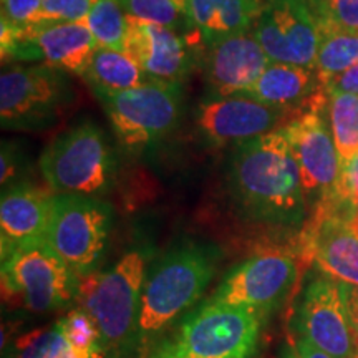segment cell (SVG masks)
<instances>
[{
  "label": "cell",
  "mask_w": 358,
  "mask_h": 358,
  "mask_svg": "<svg viewBox=\"0 0 358 358\" xmlns=\"http://www.w3.org/2000/svg\"><path fill=\"white\" fill-rule=\"evenodd\" d=\"M302 111L303 108L289 110L266 105L248 95H208L196 110V124L214 146H237L285 127Z\"/></svg>",
  "instance_id": "obj_12"
},
{
  "label": "cell",
  "mask_w": 358,
  "mask_h": 358,
  "mask_svg": "<svg viewBox=\"0 0 358 358\" xmlns=\"http://www.w3.org/2000/svg\"><path fill=\"white\" fill-rule=\"evenodd\" d=\"M106 118L123 150L141 153L164 140L181 118V85L146 80L115 95H100Z\"/></svg>",
  "instance_id": "obj_7"
},
{
  "label": "cell",
  "mask_w": 358,
  "mask_h": 358,
  "mask_svg": "<svg viewBox=\"0 0 358 358\" xmlns=\"http://www.w3.org/2000/svg\"><path fill=\"white\" fill-rule=\"evenodd\" d=\"M20 174V153L10 143L3 141L2 156H0V185L3 189L15 185L13 179Z\"/></svg>",
  "instance_id": "obj_33"
},
{
  "label": "cell",
  "mask_w": 358,
  "mask_h": 358,
  "mask_svg": "<svg viewBox=\"0 0 358 358\" xmlns=\"http://www.w3.org/2000/svg\"><path fill=\"white\" fill-rule=\"evenodd\" d=\"M93 3L95 0H42L35 25L82 22L92 10Z\"/></svg>",
  "instance_id": "obj_30"
},
{
  "label": "cell",
  "mask_w": 358,
  "mask_h": 358,
  "mask_svg": "<svg viewBox=\"0 0 358 358\" xmlns=\"http://www.w3.org/2000/svg\"><path fill=\"white\" fill-rule=\"evenodd\" d=\"M345 290H347V301H348V308H350L353 334H355V343H357V352H358V287L345 284Z\"/></svg>",
  "instance_id": "obj_37"
},
{
  "label": "cell",
  "mask_w": 358,
  "mask_h": 358,
  "mask_svg": "<svg viewBox=\"0 0 358 358\" xmlns=\"http://www.w3.org/2000/svg\"><path fill=\"white\" fill-rule=\"evenodd\" d=\"M148 358H187V357L185 355V352L179 348L176 340L166 338V340H161L158 345L150 352V357Z\"/></svg>",
  "instance_id": "obj_36"
},
{
  "label": "cell",
  "mask_w": 358,
  "mask_h": 358,
  "mask_svg": "<svg viewBox=\"0 0 358 358\" xmlns=\"http://www.w3.org/2000/svg\"><path fill=\"white\" fill-rule=\"evenodd\" d=\"M120 3L133 19L168 27L181 35L191 30L194 35L187 13V0H120Z\"/></svg>",
  "instance_id": "obj_26"
},
{
  "label": "cell",
  "mask_w": 358,
  "mask_h": 358,
  "mask_svg": "<svg viewBox=\"0 0 358 358\" xmlns=\"http://www.w3.org/2000/svg\"><path fill=\"white\" fill-rule=\"evenodd\" d=\"M358 64V32L348 30H324L320 32L315 71L322 87L334 77Z\"/></svg>",
  "instance_id": "obj_24"
},
{
  "label": "cell",
  "mask_w": 358,
  "mask_h": 358,
  "mask_svg": "<svg viewBox=\"0 0 358 358\" xmlns=\"http://www.w3.org/2000/svg\"><path fill=\"white\" fill-rule=\"evenodd\" d=\"M60 322L69 348L82 358H106L95 320L82 307L71 308Z\"/></svg>",
  "instance_id": "obj_27"
},
{
  "label": "cell",
  "mask_w": 358,
  "mask_h": 358,
  "mask_svg": "<svg viewBox=\"0 0 358 358\" xmlns=\"http://www.w3.org/2000/svg\"><path fill=\"white\" fill-rule=\"evenodd\" d=\"M55 192L27 182H15L0 201L2 261L20 245L43 241L50 224Z\"/></svg>",
  "instance_id": "obj_18"
},
{
  "label": "cell",
  "mask_w": 358,
  "mask_h": 358,
  "mask_svg": "<svg viewBox=\"0 0 358 358\" xmlns=\"http://www.w3.org/2000/svg\"><path fill=\"white\" fill-rule=\"evenodd\" d=\"M301 250L322 274L358 287V219L322 201L301 234Z\"/></svg>",
  "instance_id": "obj_15"
},
{
  "label": "cell",
  "mask_w": 358,
  "mask_h": 358,
  "mask_svg": "<svg viewBox=\"0 0 358 358\" xmlns=\"http://www.w3.org/2000/svg\"><path fill=\"white\" fill-rule=\"evenodd\" d=\"M322 201H329L340 213L358 219V156L350 164L340 168L335 192L330 198Z\"/></svg>",
  "instance_id": "obj_31"
},
{
  "label": "cell",
  "mask_w": 358,
  "mask_h": 358,
  "mask_svg": "<svg viewBox=\"0 0 358 358\" xmlns=\"http://www.w3.org/2000/svg\"><path fill=\"white\" fill-rule=\"evenodd\" d=\"M80 282L45 241L20 245L2 261L3 299L35 313L60 312L77 303Z\"/></svg>",
  "instance_id": "obj_5"
},
{
  "label": "cell",
  "mask_w": 358,
  "mask_h": 358,
  "mask_svg": "<svg viewBox=\"0 0 358 358\" xmlns=\"http://www.w3.org/2000/svg\"><path fill=\"white\" fill-rule=\"evenodd\" d=\"M22 35L32 45L35 58H43L45 65L80 77L100 48L83 22L22 27Z\"/></svg>",
  "instance_id": "obj_19"
},
{
  "label": "cell",
  "mask_w": 358,
  "mask_h": 358,
  "mask_svg": "<svg viewBox=\"0 0 358 358\" xmlns=\"http://www.w3.org/2000/svg\"><path fill=\"white\" fill-rule=\"evenodd\" d=\"M113 208L95 196L57 194L45 243L80 279L98 271L108 249Z\"/></svg>",
  "instance_id": "obj_6"
},
{
  "label": "cell",
  "mask_w": 358,
  "mask_h": 358,
  "mask_svg": "<svg viewBox=\"0 0 358 358\" xmlns=\"http://www.w3.org/2000/svg\"><path fill=\"white\" fill-rule=\"evenodd\" d=\"M40 173L57 194L100 196L111 189L116 158L103 129L83 122L66 129L45 148Z\"/></svg>",
  "instance_id": "obj_4"
},
{
  "label": "cell",
  "mask_w": 358,
  "mask_h": 358,
  "mask_svg": "<svg viewBox=\"0 0 358 358\" xmlns=\"http://www.w3.org/2000/svg\"><path fill=\"white\" fill-rule=\"evenodd\" d=\"M282 358H334L329 353L320 350L319 347L308 342L306 337L297 335L294 340H290L287 348H285Z\"/></svg>",
  "instance_id": "obj_34"
},
{
  "label": "cell",
  "mask_w": 358,
  "mask_h": 358,
  "mask_svg": "<svg viewBox=\"0 0 358 358\" xmlns=\"http://www.w3.org/2000/svg\"><path fill=\"white\" fill-rule=\"evenodd\" d=\"M327 93H352L358 95V64L337 75L325 85Z\"/></svg>",
  "instance_id": "obj_35"
},
{
  "label": "cell",
  "mask_w": 358,
  "mask_h": 358,
  "mask_svg": "<svg viewBox=\"0 0 358 358\" xmlns=\"http://www.w3.org/2000/svg\"><path fill=\"white\" fill-rule=\"evenodd\" d=\"M264 0H187L194 37L203 47L248 32L256 24Z\"/></svg>",
  "instance_id": "obj_20"
},
{
  "label": "cell",
  "mask_w": 358,
  "mask_h": 358,
  "mask_svg": "<svg viewBox=\"0 0 358 358\" xmlns=\"http://www.w3.org/2000/svg\"><path fill=\"white\" fill-rule=\"evenodd\" d=\"M203 64L209 95L229 96L248 92L271 60L250 29L204 47Z\"/></svg>",
  "instance_id": "obj_16"
},
{
  "label": "cell",
  "mask_w": 358,
  "mask_h": 358,
  "mask_svg": "<svg viewBox=\"0 0 358 358\" xmlns=\"http://www.w3.org/2000/svg\"><path fill=\"white\" fill-rule=\"evenodd\" d=\"M264 313L209 299L182 320L174 340L187 358H256Z\"/></svg>",
  "instance_id": "obj_8"
},
{
  "label": "cell",
  "mask_w": 358,
  "mask_h": 358,
  "mask_svg": "<svg viewBox=\"0 0 358 358\" xmlns=\"http://www.w3.org/2000/svg\"><path fill=\"white\" fill-rule=\"evenodd\" d=\"M329 122L343 168L358 156V95L329 93Z\"/></svg>",
  "instance_id": "obj_23"
},
{
  "label": "cell",
  "mask_w": 358,
  "mask_h": 358,
  "mask_svg": "<svg viewBox=\"0 0 358 358\" xmlns=\"http://www.w3.org/2000/svg\"><path fill=\"white\" fill-rule=\"evenodd\" d=\"M148 268L150 249L138 245L80 282L77 303L95 320L106 358L141 357L138 320Z\"/></svg>",
  "instance_id": "obj_2"
},
{
  "label": "cell",
  "mask_w": 358,
  "mask_h": 358,
  "mask_svg": "<svg viewBox=\"0 0 358 358\" xmlns=\"http://www.w3.org/2000/svg\"><path fill=\"white\" fill-rule=\"evenodd\" d=\"M324 90L315 69L271 62L264 73L243 95L271 106L302 110Z\"/></svg>",
  "instance_id": "obj_21"
},
{
  "label": "cell",
  "mask_w": 358,
  "mask_h": 358,
  "mask_svg": "<svg viewBox=\"0 0 358 358\" xmlns=\"http://www.w3.org/2000/svg\"><path fill=\"white\" fill-rule=\"evenodd\" d=\"M297 282V261L285 249H267L252 254L231 268L213 301L249 307L264 313L274 312Z\"/></svg>",
  "instance_id": "obj_11"
},
{
  "label": "cell",
  "mask_w": 358,
  "mask_h": 358,
  "mask_svg": "<svg viewBox=\"0 0 358 358\" xmlns=\"http://www.w3.org/2000/svg\"><path fill=\"white\" fill-rule=\"evenodd\" d=\"M82 22L95 37L98 47L124 52L129 22L120 0H95Z\"/></svg>",
  "instance_id": "obj_25"
},
{
  "label": "cell",
  "mask_w": 358,
  "mask_h": 358,
  "mask_svg": "<svg viewBox=\"0 0 358 358\" xmlns=\"http://www.w3.org/2000/svg\"><path fill=\"white\" fill-rule=\"evenodd\" d=\"M297 332L334 358L357 355L345 284L327 275L312 279L297 308Z\"/></svg>",
  "instance_id": "obj_13"
},
{
  "label": "cell",
  "mask_w": 358,
  "mask_h": 358,
  "mask_svg": "<svg viewBox=\"0 0 358 358\" xmlns=\"http://www.w3.org/2000/svg\"><path fill=\"white\" fill-rule=\"evenodd\" d=\"M252 30L271 62L315 69L320 30L307 0H264Z\"/></svg>",
  "instance_id": "obj_14"
},
{
  "label": "cell",
  "mask_w": 358,
  "mask_h": 358,
  "mask_svg": "<svg viewBox=\"0 0 358 358\" xmlns=\"http://www.w3.org/2000/svg\"><path fill=\"white\" fill-rule=\"evenodd\" d=\"M82 78L93 88L96 96L127 92L148 80L141 66L127 52L101 47Z\"/></svg>",
  "instance_id": "obj_22"
},
{
  "label": "cell",
  "mask_w": 358,
  "mask_h": 358,
  "mask_svg": "<svg viewBox=\"0 0 358 358\" xmlns=\"http://www.w3.org/2000/svg\"><path fill=\"white\" fill-rule=\"evenodd\" d=\"M319 30L358 32V0H307Z\"/></svg>",
  "instance_id": "obj_29"
},
{
  "label": "cell",
  "mask_w": 358,
  "mask_h": 358,
  "mask_svg": "<svg viewBox=\"0 0 358 358\" xmlns=\"http://www.w3.org/2000/svg\"><path fill=\"white\" fill-rule=\"evenodd\" d=\"M42 0H2V15L19 27H30L37 22Z\"/></svg>",
  "instance_id": "obj_32"
},
{
  "label": "cell",
  "mask_w": 358,
  "mask_h": 358,
  "mask_svg": "<svg viewBox=\"0 0 358 358\" xmlns=\"http://www.w3.org/2000/svg\"><path fill=\"white\" fill-rule=\"evenodd\" d=\"M128 22L124 52L141 66L146 78L181 85L192 66L191 38L129 15Z\"/></svg>",
  "instance_id": "obj_17"
},
{
  "label": "cell",
  "mask_w": 358,
  "mask_h": 358,
  "mask_svg": "<svg viewBox=\"0 0 358 358\" xmlns=\"http://www.w3.org/2000/svg\"><path fill=\"white\" fill-rule=\"evenodd\" d=\"M216 249L186 243L176 245L148 268L138 320L141 352L196 306L216 274Z\"/></svg>",
  "instance_id": "obj_3"
},
{
  "label": "cell",
  "mask_w": 358,
  "mask_h": 358,
  "mask_svg": "<svg viewBox=\"0 0 358 358\" xmlns=\"http://www.w3.org/2000/svg\"><path fill=\"white\" fill-rule=\"evenodd\" d=\"M69 350L60 322L30 330L13 342L7 358H60Z\"/></svg>",
  "instance_id": "obj_28"
},
{
  "label": "cell",
  "mask_w": 358,
  "mask_h": 358,
  "mask_svg": "<svg viewBox=\"0 0 358 358\" xmlns=\"http://www.w3.org/2000/svg\"><path fill=\"white\" fill-rule=\"evenodd\" d=\"M69 85L48 65H12L0 75V123L8 129L45 127L69 101Z\"/></svg>",
  "instance_id": "obj_10"
},
{
  "label": "cell",
  "mask_w": 358,
  "mask_h": 358,
  "mask_svg": "<svg viewBox=\"0 0 358 358\" xmlns=\"http://www.w3.org/2000/svg\"><path fill=\"white\" fill-rule=\"evenodd\" d=\"M60 358H82V357H78L77 353H73V352H71L70 348H69V350H66V352L64 353V355H62Z\"/></svg>",
  "instance_id": "obj_38"
},
{
  "label": "cell",
  "mask_w": 358,
  "mask_h": 358,
  "mask_svg": "<svg viewBox=\"0 0 358 358\" xmlns=\"http://www.w3.org/2000/svg\"><path fill=\"white\" fill-rule=\"evenodd\" d=\"M307 203L330 198L340 178V159L329 122V93L320 90L301 115L284 127Z\"/></svg>",
  "instance_id": "obj_9"
},
{
  "label": "cell",
  "mask_w": 358,
  "mask_h": 358,
  "mask_svg": "<svg viewBox=\"0 0 358 358\" xmlns=\"http://www.w3.org/2000/svg\"><path fill=\"white\" fill-rule=\"evenodd\" d=\"M227 185L237 211L249 221L275 227L306 221L307 196L284 127L236 146Z\"/></svg>",
  "instance_id": "obj_1"
}]
</instances>
